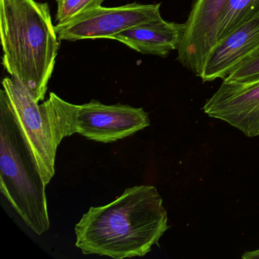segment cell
<instances>
[{
    "instance_id": "obj_1",
    "label": "cell",
    "mask_w": 259,
    "mask_h": 259,
    "mask_svg": "<svg viewBox=\"0 0 259 259\" xmlns=\"http://www.w3.org/2000/svg\"><path fill=\"white\" fill-rule=\"evenodd\" d=\"M169 228L157 188L133 186L110 204L89 208L75 225V246L84 254L143 257Z\"/></svg>"
},
{
    "instance_id": "obj_2",
    "label": "cell",
    "mask_w": 259,
    "mask_h": 259,
    "mask_svg": "<svg viewBox=\"0 0 259 259\" xmlns=\"http://www.w3.org/2000/svg\"><path fill=\"white\" fill-rule=\"evenodd\" d=\"M0 37L6 70L45 101L60 47L48 4L0 0Z\"/></svg>"
},
{
    "instance_id": "obj_5",
    "label": "cell",
    "mask_w": 259,
    "mask_h": 259,
    "mask_svg": "<svg viewBox=\"0 0 259 259\" xmlns=\"http://www.w3.org/2000/svg\"><path fill=\"white\" fill-rule=\"evenodd\" d=\"M63 110L68 137L79 134L102 143L117 142L151 125L148 113L142 107L106 105L92 100L81 105L63 101Z\"/></svg>"
},
{
    "instance_id": "obj_7",
    "label": "cell",
    "mask_w": 259,
    "mask_h": 259,
    "mask_svg": "<svg viewBox=\"0 0 259 259\" xmlns=\"http://www.w3.org/2000/svg\"><path fill=\"white\" fill-rule=\"evenodd\" d=\"M204 113L227 122L248 138L259 136V79L248 83L223 81L206 101Z\"/></svg>"
},
{
    "instance_id": "obj_6",
    "label": "cell",
    "mask_w": 259,
    "mask_h": 259,
    "mask_svg": "<svg viewBox=\"0 0 259 259\" xmlns=\"http://www.w3.org/2000/svg\"><path fill=\"white\" fill-rule=\"evenodd\" d=\"M160 4L138 3L118 7H99L73 22L55 26L59 40L112 39L119 32L148 22L161 20Z\"/></svg>"
},
{
    "instance_id": "obj_10",
    "label": "cell",
    "mask_w": 259,
    "mask_h": 259,
    "mask_svg": "<svg viewBox=\"0 0 259 259\" xmlns=\"http://www.w3.org/2000/svg\"><path fill=\"white\" fill-rule=\"evenodd\" d=\"M183 31L184 24L166 22L162 19L128 28L112 39L141 54L164 57L178 49Z\"/></svg>"
},
{
    "instance_id": "obj_4",
    "label": "cell",
    "mask_w": 259,
    "mask_h": 259,
    "mask_svg": "<svg viewBox=\"0 0 259 259\" xmlns=\"http://www.w3.org/2000/svg\"><path fill=\"white\" fill-rule=\"evenodd\" d=\"M0 95L7 101L45 184L55 175L57 148L68 137L63 100L51 92L42 104L16 78L6 77Z\"/></svg>"
},
{
    "instance_id": "obj_9",
    "label": "cell",
    "mask_w": 259,
    "mask_h": 259,
    "mask_svg": "<svg viewBox=\"0 0 259 259\" xmlns=\"http://www.w3.org/2000/svg\"><path fill=\"white\" fill-rule=\"evenodd\" d=\"M259 48V16L217 43L209 52L200 78L203 82L223 80Z\"/></svg>"
},
{
    "instance_id": "obj_12",
    "label": "cell",
    "mask_w": 259,
    "mask_h": 259,
    "mask_svg": "<svg viewBox=\"0 0 259 259\" xmlns=\"http://www.w3.org/2000/svg\"><path fill=\"white\" fill-rule=\"evenodd\" d=\"M57 25H63L76 20L86 13L102 7L104 0H56Z\"/></svg>"
},
{
    "instance_id": "obj_8",
    "label": "cell",
    "mask_w": 259,
    "mask_h": 259,
    "mask_svg": "<svg viewBox=\"0 0 259 259\" xmlns=\"http://www.w3.org/2000/svg\"><path fill=\"white\" fill-rule=\"evenodd\" d=\"M227 0H195L178 49L177 60L200 77L204 61L215 45L218 18Z\"/></svg>"
},
{
    "instance_id": "obj_11",
    "label": "cell",
    "mask_w": 259,
    "mask_h": 259,
    "mask_svg": "<svg viewBox=\"0 0 259 259\" xmlns=\"http://www.w3.org/2000/svg\"><path fill=\"white\" fill-rule=\"evenodd\" d=\"M258 16L259 0H227L218 18L215 45Z\"/></svg>"
},
{
    "instance_id": "obj_3",
    "label": "cell",
    "mask_w": 259,
    "mask_h": 259,
    "mask_svg": "<svg viewBox=\"0 0 259 259\" xmlns=\"http://www.w3.org/2000/svg\"><path fill=\"white\" fill-rule=\"evenodd\" d=\"M46 186L7 101L0 95V189L37 235L51 227Z\"/></svg>"
},
{
    "instance_id": "obj_13",
    "label": "cell",
    "mask_w": 259,
    "mask_h": 259,
    "mask_svg": "<svg viewBox=\"0 0 259 259\" xmlns=\"http://www.w3.org/2000/svg\"><path fill=\"white\" fill-rule=\"evenodd\" d=\"M259 79V48L239 63L224 80L228 82L248 83Z\"/></svg>"
},
{
    "instance_id": "obj_14",
    "label": "cell",
    "mask_w": 259,
    "mask_h": 259,
    "mask_svg": "<svg viewBox=\"0 0 259 259\" xmlns=\"http://www.w3.org/2000/svg\"><path fill=\"white\" fill-rule=\"evenodd\" d=\"M242 258L243 259H259V248L254 251H245L242 254Z\"/></svg>"
}]
</instances>
